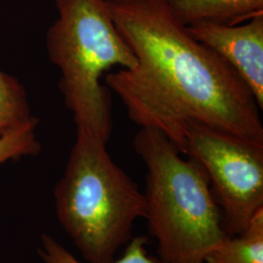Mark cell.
Listing matches in <instances>:
<instances>
[{
    "instance_id": "8",
    "label": "cell",
    "mask_w": 263,
    "mask_h": 263,
    "mask_svg": "<svg viewBox=\"0 0 263 263\" xmlns=\"http://www.w3.org/2000/svg\"><path fill=\"white\" fill-rule=\"evenodd\" d=\"M204 263H263V209L241 233L226 237L214 248Z\"/></svg>"
},
{
    "instance_id": "10",
    "label": "cell",
    "mask_w": 263,
    "mask_h": 263,
    "mask_svg": "<svg viewBox=\"0 0 263 263\" xmlns=\"http://www.w3.org/2000/svg\"><path fill=\"white\" fill-rule=\"evenodd\" d=\"M147 238L133 237L125 247L122 255L111 263H161L159 259L147 252ZM39 255L43 263H82L69 253L54 237L42 234Z\"/></svg>"
},
{
    "instance_id": "4",
    "label": "cell",
    "mask_w": 263,
    "mask_h": 263,
    "mask_svg": "<svg viewBox=\"0 0 263 263\" xmlns=\"http://www.w3.org/2000/svg\"><path fill=\"white\" fill-rule=\"evenodd\" d=\"M59 17L46 47L60 70L59 88L72 112L76 132L107 143L112 133L111 97L103 79L115 66L132 68L137 59L113 23L106 0H55Z\"/></svg>"
},
{
    "instance_id": "2",
    "label": "cell",
    "mask_w": 263,
    "mask_h": 263,
    "mask_svg": "<svg viewBox=\"0 0 263 263\" xmlns=\"http://www.w3.org/2000/svg\"><path fill=\"white\" fill-rule=\"evenodd\" d=\"M134 149L146 167L144 219L160 262L204 263L226 237L205 171L154 129L141 128Z\"/></svg>"
},
{
    "instance_id": "6",
    "label": "cell",
    "mask_w": 263,
    "mask_h": 263,
    "mask_svg": "<svg viewBox=\"0 0 263 263\" xmlns=\"http://www.w3.org/2000/svg\"><path fill=\"white\" fill-rule=\"evenodd\" d=\"M187 28L235 70L262 110L263 14L235 26L199 23Z\"/></svg>"
},
{
    "instance_id": "9",
    "label": "cell",
    "mask_w": 263,
    "mask_h": 263,
    "mask_svg": "<svg viewBox=\"0 0 263 263\" xmlns=\"http://www.w3.org/2000/svg\"><path fill=\"white\" fill-rule=\"evenodd\" d=\"M33 118L24 85L0 68V138Z\"/></svg>"
},
{
    "instance_id": "5",
    "label": "cell",
    "mask_w": 263,
    "mask_h": 263,
    "mask_svg": "<svg viewBox=\"0 0 263 263\" xmlns=\"http://www.w3.org/2000/svg\"><path fill=\"white\" fill-rule=\"evenodd\" d=\"M185 154L207 175L226 237L241 233L263 209V143L190 121Z\"/></svg>"
},
{
    "instance_id": "1",
    "label": "cell",
    "mask_w": 263,
    "mask_h": 263,
    "mask_svg": "<svg viewBox=\"0 0 263 263\" xmlns=\"http://www.w3.org/2000/svg\"><path fill=\"white\" fill-rule=\"evenodd\" d=\"M107 2L137 59L104 76L131 121L162 133L185 154L190 121L263 143L258 104L242 78L174 17L167 0Z\"/></svg>"
},
{
    "instance_id": "11",
    "label": "cell",
    "mask_w": 263,
    "mask_h": 263,
    "mask_svg": "<svg viewBox=\"0 0 263 263\" xmlns=\"http://www.w3.org/2000/svg\"><path fill=\"white\" fill-rule=\"evenodd\" d=\"M38 122L39 120L34 117L0 138V165L9 160L21 159L40 153L41 145L35 133Z\"/></svg>"
},
{
    "instance_id": "7",
    "label": "cell",
    "mask_w": 263,
    "mask_h": 263,
    "mask_svg": "<svg viewBox=\"0 0 263 263\" xmlns=\"http://www.w3.org/2000/svg\"><path fill=\"white\" fill-rule=\"evenodd\" d=\"M174 17L185 27L199 23L235 26L263 14V0H167Z\"/></svg>"
},
{
    "instance_id": "3",
    "label": "cell",
    "mask_w": 263,
    "mask_h": 263,
    "mask_svg": "<svg viewBox=\"0 0 263 263\" xmlns=\"http://www.w3.org/2000/svg\"><path fill=\"white\" fill-rule=\"evenodd\" d=\"M57 217L88 263H111L145 216V198L111 158L106 142L83 132L55 191Z\"/></svg>"
},
{
    "instance_id": "12",
    "label": "cell",
    "mask_w": 263,
    "mask_h": 263,
    "mask_svg": "<svg viewBox=\"0 0 263 263\" xmlns=\"http://www.w3.org/2000/svg\"><path fill=\"white\" fill-rule=\"evenodd\" d=\"M109 2H113V3H129V2H133V1H137V0H106Z\"/></svg>"
}]
</instances>
